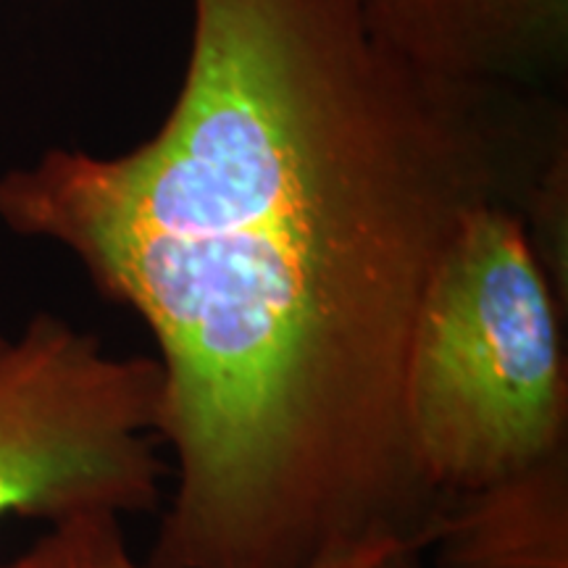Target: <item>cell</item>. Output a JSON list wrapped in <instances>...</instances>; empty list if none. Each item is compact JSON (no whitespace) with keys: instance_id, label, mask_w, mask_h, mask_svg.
<instances>
[{"instance_id":"obj_1","label":"cell","mask_w":568,"mask_h":568,"mask_svg":"<svg viewBox=\"0 0 568 568\" xmlns=\"http://www.w3.org/2000/svg\"><path fill=\"white\" fill-rule=\"evenodd\" d=\"M387 51L361 0H193L176 101L132 151L0 176V224L142 318L172 495L151 568H308L445 500L408 422L426 287L466 219L521 213L566 126Z\"/></svg>"},{"instance_id":"obj_2","label":"cell","mask_w":568,"mask_h":568,"mask_svg":"<svg viewBox=\"0 0 568 568\" xmlns=\"http://www.w3.org/2000/svg\"><path fill=\"white\" fill-rule=\"evenodd\" d=\"M558 305L521 213H471L426 287L408 361L410 437L443 500L568 447Z\"/></svg>"},{"instance_id":"obj_3","label":"cell","mask_w":568,"mask_h":568,"mask_svg":"<svg viewBox=\"0 0 568 568\" xmlns=\"http://www.w3.org/2000/svg\"><path fill=\"white\" fill-rule=\"evenodd\" d=\"M163 374L53 314L0 332V518L159 514Z\"/></svg>"},{"instance_id":"obj_4","label":"cell","mask_w":568,"mask_h":568,"mask_svg":"<svg viewBox=\"0 0 568 568\" xmlns=\"http://www.w3.org/2000/svg\"><path fill=\"white\" fill-rule=\"evenodd\" d=\"M376 42L426 74L535 88L566 67L568 0H361Z\"/></svg>"},{"instance_id":"obj_5","label":"cell","mask_w":568,"mask_h":568,"mask_svg":"<svg viewBox=\"0 0 568 568\" xmlns=\"http://www.w3.org/2000/svg\"><path fill=\"white\" fill-rule=\"evenodd\" d=\"M426 550L437 568H568V447L447 497Z\"/></svg>"},{"instance_id":"obj_6","label":"cell","mask_w":568,"mask_h":568,"mask_svg":"<svg viewBox=\"0 0 568 568\" xmlns=\"http://www.w3.org/2000/svg\"><path fill=\"white\" fill-rule=\"evenodd\" d=\"M124 518L80 516L53 524L24 552L0 564V568H151L138 560L126 542ZM406 545L393 539L353 545L318 558L308 568H382L393 552Z\"/></svg>"},{"instance_id":"obj_7","label":"cell","mask_w":568,"mask_h":568,"mask_svg":"<svg viewBox=\"0 0 568 568\" xmlns=\"http://www.w3.org/2000/svg\"><path fill=\"white\" fill-rule=\"evenodd\" d=\"M422 556H424V552L403 548V550L393 552V556L385 560V566H382V568H424V558Z\"/></svg>"}]
</instances>
